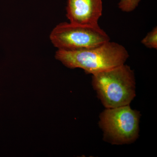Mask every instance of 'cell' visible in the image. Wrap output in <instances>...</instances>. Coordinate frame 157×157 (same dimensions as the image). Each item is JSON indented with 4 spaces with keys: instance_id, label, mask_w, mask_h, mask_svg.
I'll return each instance as SVG.
<instances>
[{
    "instance_id": "7",
    "label": "cell",
    "mask_w": 157,
    "mask_h": 157,
    "mask_svg": "<svg viewBox=\"0 0 157 157\" xmlns=\"http://www.w3.org/2000/svg\"><path fill=\"white\" fill-rule=\"evenodd\" d=\"M140 0H120L119 8L124 12H129L134 11L138 6Z\"/></svg>"
},
{
    "instance_id": "6",
    "label": "cell",
    "mask_w": 157,
    "mask_h": 157,
    "mask_svg": "<svg viewBox=\"0 0 157 157\" xmlns=\"http://www.w3.org/2000/svg\"><path fill=\"white\" fill-rule=\"evenodd\" d=\"M141 43L144 46L150 48H157V28L155 27L144 37Z\"/></svg>"
},
{
    "instance_id": "2",
    "label": "cell",
    "mask_w": 157,
    "mask_h": 157,
    "mask_svg": "<svg viewBox=\"0 0 157 157\" xmlns=\"http://www.w3.org/2000/svg\"><path fill=\"white\" fill-rule=\"evenodd\" d=\"M92 83L106 108L130 105L136 96L135 73L125 64L92 75Z\"/></svg>"
},
{
    "instance_id": "4",
    "label": "cell",
    "mask_w": 157,
    "mask_h": 157,
    "mask_svg": "<svg viewBox=\"0 0 157 157\" xmlns=\"http://www.w3.org/2000/svg\"><path fill=\"white\" fill-rule=\"evenodd\" d=\"M50 39L60 50L73 51L93 48L110 41L108 35L99 26L62 22L52 31Z\"/></svg>"
},
{
    "instance_id": "5",
    "label": "cell",
    "mask_w": 157,
    "mask_h": 157,
    "mask_svg": "<svg viewBox=\"0 0 157 157\" xmlns=\"http://www.w3.org/2000/svg\"><path fill=\"white\" fill-rule=\"evenodd\" d=\"M102 0H68L67 16L70 22L88 26L99 25L102 16Z\"/></svg>"
},
{
    "instance_id": "3",
    "label": "cell",
    "mask_w": 157,
    "mask_h": 157,
    "mask_svg": "<svg viewBox=\"0 0 157 157\" xmlns=\"http://www.w3.org/2000/svg\"><path fill=\"white\" fill-rule=\"evenodd\" d=\"M140 113L130 105L106 108L99 117L104 141L113 145L134 143L138 139Z\"/></svg>"
},
{
    "instance_id": "1",
    "label": "cell",
    "mask_w": 157,
    "mask_h": 157,
    "mask_svg": "<svg viewBox=\"0 0 157 157\" xmlns=\"http://www.w3.org/2000/svg\"><path fill=\"white\" fill-rule=\"evenodd\" d=\"M56 59L70 69L80 68L92 75L124 64L129 57L123 45L109 42L94 48L79 50L58 49Z\"/></svg>"
}]
</instances>
